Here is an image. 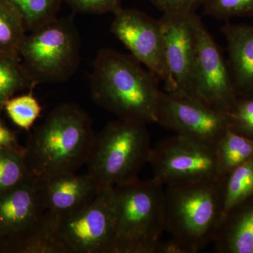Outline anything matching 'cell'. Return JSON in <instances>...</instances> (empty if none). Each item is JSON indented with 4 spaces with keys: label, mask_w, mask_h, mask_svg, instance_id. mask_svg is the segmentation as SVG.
I'll return each instance as SVG.
<instances>
[{
    "label": "cell",
    "mask_w": 253,
    "mask_h": 253,
    "mask_svg": "<svg viewBox=\"0 0 253 253\" xmlns=\"http://www.w3.org/2000/svg\"><path fill=\"white\" fill-rule=\"evenodd\" d=\"M214 147L219 178L253 156V140L231 131L229 127Z\"/></svg>",
    "instance_id": "e0dca14e"
},
{
    "label": "cell",
    "mask_w": 253,
    "mask_h": 253,
    "mask_svg": "<svg viewBox=\"0 0 253 253\" xmlns=\"http://www.w3.org/2000/svg\"><path fill=\"white\" fill-rule=\"evenodd\" d=\"M25 37L20 52L32 89L70 79L81 63V38L73 15L54 19Z\"/></svg>",
    "instance_id": "52a82bcc"
},
{
    "label": "cell",
    "mask_w": 253,
    "mask_h": 253,
    "mask_svg": "<svg viewBox=\"0 0 253 253\" xmlns=\"http://www.w3.org/2000/svg\"><path fill=\"white\" fill-rule=\"evenodd\" d=\"M0 241L28 253H66L54 235L41 180L30 174L0 194Z\"/></svg>",
    "instance_id": "5b68a950"
},
{
    "label": "cell",
    "mask_w": 253,
    "mask_h": 253,
    "mask_svg": "<svg viewBox=\"0 0 253 253\" xmlns=\"http://www.w3.org/2000/svg\"><path fill=\"white\" fill-rule=\"evenodd\" d=\"M156 123L178 135L215 146L228 129L225 112L190 95L161 91Z\"/></svg>",
    "instance_id": "30bf717a"
},
{
    "label": "cell",
    "mask_w": 253,
    "mask_h": 253,
    "mask_svg": "<svg viewBox=\"0 0 253 253\" xmlns=\"http://www.w3.org/2000/svg\"><path fill=\"white\" fill-rule=\"evenodd\" d=\"M24 28V20L19 11L6 0H0V49L4 54L13 56L11 50L20 51L26 37L23 36Z\"/></svg>",
    "instance_id": "d6986e66"
},
{
    "label": "cell",
    "mask_w": 253,
    "mask_h": 253,
    "mask_svg": "<svg viewBox=\"0 0 253 253\" xmlns=\"http://www.w3.org/2000/svg\"><path fill=\"white\" fill-rule=\"evenodd\" d=\"M123 0H64L75 11L81 14H114L121 9Z\"/></svg>",
    "instance_id": "484cf974"
},
{
    "label": "cell",
    "mask_w": 253,
    "mask_h": 253,
    "mask_svg": "<svg viewBox=\"0 0 253 253\" xmlns=\"http://www.w3.org/2000/svg\"><path fill=\"white\" fill-rule=\"evenodd\" d=\"M95 135L91 118L81 106L57 105L30 138L25 150L28 172L38 177L76 173L86 165Z\"/></svg>",
    "instance_id": "7a4b0ae2"
},
{
    "label": "cell",
    "mask_w": 253,
    "mask_h": 253,
    "mask_svg": "<svg viewBox=\"0 0 253 253\" xmlns=\"http://www.w3.org/2000/svg\"><path fill=\"white\" fill-rule=\"evenodd\" d=\"M163 14L196 13L203 6L205 0H150Z\"/></svg>",
    "instance_id": "4316f807"
},
{
    "label": "cell",
    "mask_w": 253,
    "mask_h": 253,
    "mask_svg": "<svg viewBox=\"0 0 253 253\" xmlns=\"http://www.w3.org/2000/svg\"><path fill=\"white\" fill-rule=\"evenodd\" d=\"M29 174L25 161V150L0 148V194L17 186Z\"/></svg>",
    "instance_id": "44dd1931"
},
{
    "label": "cell",
    "mask_w": 253,
    "mask_h": 253,
    "mask_svg": "<svg viewBox=\"0 0 253 253\" xmlns=\"http://www.w3.org/2000/svg\"><path fill=\"white\" fill-rule=\"evenodd\" d=\"M155 253H189L187 250L180 244L176 240L170 239L167 241H161L160 240L159 242L156 246Z\"/></svg>",
    "instance_id": "83f0119b"
},
{
    "label": "cell",
    "mask_w": 253,
    "mask_h": 253,
    "mask_svg": "<svg viewBox=\"0 0 253 253\" xmlns=\"http://www.w3.org/2000/svg\"><path fill=\"white\" fill-rule=\"evenodd\" d=\"M13 122L28 130L41 116L42 107L33 93L9 99L4 105Z\"/></svg>",
    "instance_id": "603a6c76"
},
{
    "label": "cell",
    "mask_w": 253,
    "mask_h": 253,
    "mask_svg": "<svg viewBox=\"0 0 253 253\" xmlns=\"http://www.w3.org/2000/svg\"><path fill=\"white\" fill-rule=\"evenodd\" d=\"M221 179L224 217L231 208L253 196V156Z\"/></svg>",
    "instance_id": "ac0fdd59"
},
{
    "label": "cell",
    "mask_w": 253,
    "mask_h": 253,
    "mask_svg": "<svg viewBox=\"0 0 253 253\" xmlns=\"http://www.w3.org/2000/svg\"><path fill=\"white\" fill-rule=\"evenodd\" d=\"M15 143L14 134L0 123V148L14 147Z\"/></svg>",
    "instance_id": "f1b7e54d"
},
{
    "label": "cell",
    "mask_w": 253,
    "mask_h": 253,
    "mask_svg": "<svg viewBox=\"0 0 253 253\" xmlns=\"http://www.w3.org/2000/svg\"><path fill=\"white\" fill-rule=\"evenodd\" d=\"M149 163L163 185L219 178L215 147L178 134L151 148Z\"/></svg>",
    "instance_id": "9c48e42d"
},
{
    "label": "cell",
    "mask_w": 253,
    "mask_h": 253,
    "mask_svg": "<svg viewBox=\"0 0 253 253\" xmlns=\"http://www.w3.org/2000/svg\"><path fill=\"white\" fill-rule=\"evenodd\" d=\"M192 96L225 113L237 99L228 63L200 18L197 23Z\"/></svg>",
    "instance_id": "7c38bea8"
},
{
    "label": "cell",
    "mask_w": 253,
    "mask_h": 253,
    "mask_svg": "<svg viewBox=\"0 0 253 253\" xmlns=\"http://www.w3.org/2000/svg\"><path fill=\"white\" fill-rule=\"evenodd\" d=\"M159 81L131 54L103 48L93 63L91 99L121 119L156 123Z\"/></svg>",
    "instance_id": "6da1fadb"
},
{
    "label": "cell",
    "mask_w": 253,
    "mask_h": 253,
    "mask_svg": "<svg viewBox=\"0 0 253 253\" xmlns=\"http://www.w3.org/2000/svg\"><path fill=\"white\" fill-rule=\"evenodd\" d=\"M205 14L219 20L253 16V0H205Z\"/></svg>",
    "instance_id": "d4e9b609"
},
{
    "label": "cell",
    "mask_w": 253,
    "mask_h": 253,
    "mask_svg": "<svg viewBox=\"0 0 253 253\" xmlns=\"http://www.w3.org/2000/svg\"><path fill=\"white\" fill-rule=\"evenodd\" d=\"M199 18L196 13H169L159 19L169 77L166 92L192 96Z\"/></svg>",
    "instance_id": "8fae6325"
},
{
    "label": "cell",
    "mask_w": 253,
    "mask_h": 253,
    "mask_svg": "<svg viewBox=\"0 0 253 253\" xmlns=\"http://www.w3.org/2000/svg\"><path fill=\"white\" fill-rule=\"evenodd\" d=\"M165 230L189 253L214 241L223 219L221 179L167 186Z\"/></svg>",
    "instance_id": "3957f363"
},
{
    "label": "cell",
    "mask_w": 253,
    "mask_h": 253,
    "mask_svg": "<svg viewBox=\"0 0 253 253\" xmlns=\"http://www.w3.org/2000/svg\"><path fill=\"white\" fill-rule=\"evenodd\" d=\"M21 14L26 28L33 31L56 18L64 0H6Z\"/></svg>",
    "instance_id": "ffe728a7"
},
{
    "label": "cell",
    "mask_w": 253,
    "mask_h": 253,
    "mask_svg": "<svg viewBox=\"0 0 253 253\" xmlns=\"http://www.w3.org/2000/svg\"><path fill=\"white\" fill-rule=\"evenodd\" d=\"M39 178L46 211L54 222L85 207L100 191L87 172L61 173Z\"/></svg>",
    "instance_id": "5bb4252c"
},
{
    "label": "cell",
    "mask_w": 253,
    "mask_h": 253,
    "mask_svg": "<svg viewBox=\"0 0 253 253\" xmlns=\"http://www.w3.org/2000/svg\"><path fill=\"white\" fill-rule=\"evenodd\" d=\"M31 83L23 68L18 66L14 56L0 54V109L15 91Z\"/></svg>",
    "instance_id": "7402d4cb"
},
{
    "label": "cell",
    "mask_w": 253,
    "mask_h": 253,
    "mask_svg": "<svg viewBox=\"0 0 253 253\" xmlns=\"http://www.w3.org/2000/svg\"><path fill=\"white\" fill-rule=\"evenodd\" d=\"M114 187L101 189L77 212L54 221L55 236L67 253H114Z\"/></svg>",
    "instance_id": "ba28073f"
},
{
    "label": "cell",
    "mask_w": 253,
    "mask_h": 253,
    "mask_svg": "<svg viewBox=\"0 0 253 253\" xmlns=\"http://www.w3.org/2000/svg\"><path fill=\"white\" fill-rule=\"evenodd\" d=\"M226 115L231 131L253 140V96L237 97Z\"/></svg>",
    "instance_id": "cb8c5ba5"
},
{
    "label": "cell",
    "mask_w": 253,
    "mask_h": 253,
    "mask_svg": "<svg viewBox=\"0 0 253 253\" xmlns=\"http://www.w3.org/2000/svg\"><path fill=\"white\" fill-rule=\"evenodd\" d=\"M111 33L130 51V54L149 70L165 88L169 84L159 19L142 11L121 7L114 14Z\"/></svg>",
    "instance_id": "4fadbf2b"
},
{
    "label": "cell",
    "mask_w": 253,
    "mask_h": 253,
    "mask_svg": "<svg viewBox=\"0 0 253 253\" xmlns=\"http://www.w3.org/2000/svg\"><path fill=\"white\" fill-rule=\"evenodd\" d=\"M217 253H253V196L223 217L214 241Z\"/></svg>",
    "instance_id": "2e32d148"
},
{
    "label": "cell",
    "mask_w": 253,
    "mask_h": 253,
    "mask_svg": "<svg viewBox=\"0 0 253 253\" xmlns=\"http://www.w3.org/2000/svg\"><path fill=\"white\" fill-rule=\"evenodd\" d=\"M151 150L146 124L118 118L95 135L87 173L100 190L127 184L139 179Z\"/></svg>",
    "instance_id": "8992f818"
},
{
    "label": "cell",
    "mask_w": 253,
    "mask_h": 253,
    "mask_svg": "<svg viewBox=\"0 0 253 253\" xmlns=\"http://www.w3.org/2000/svg\"><path fill=\"white\" fill-rule=\"evenodd\" d=\"M156 178L115 186L114 253H155L165 230V189Z\"/></svg>",
    "instance_id": "277c9868"
},
{
    "label": "cell",
    "mask_w": 253,
    "mask_h": 253,
    "mask_svg": "<svg viewBox=\"0 0 253 253\" xmlns=\"http://www.w3.org/2000/svg\"><path fill=\"white\" fill-rule=\"evenodd\" d=\"M221 31L227 42L228 66L237 97L253 96V26L228 23Z\"/></svg>",
    "instance_id": "9a60e30c"
}]
</instances>
